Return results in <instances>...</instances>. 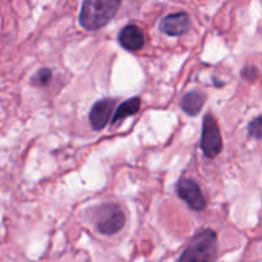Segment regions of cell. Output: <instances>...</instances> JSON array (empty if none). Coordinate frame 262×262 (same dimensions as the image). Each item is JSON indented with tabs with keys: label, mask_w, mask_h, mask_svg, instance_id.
<instances>
[{
	"label": "cell",
	"mask_w": 262,
	"mask_h": 262,
	"mask_svg": "<svg viewBox=\"0 0 262 262\" xmlns=\"http://www.w3.org/2000/svg\"><path fill=\"white\" fill-rule=\"evenodd\" d=\"M177 194L183 200L189 209L194 211H204L206 209V200L202 194L201 188L193 179L183 178L177 184Z\"/></svg>",
	"instance_id": "cell-5"
},
{
	"label": "cell",
	"mask_w": 262,
	"mask_h": 262,
	"mask_svg": "<svg viewBox=\"0 0 262 262\" xmlns=\"http://www.w3.org/2000/svg\"><path fill=\"white\" fill-rule=\"evenodd\" d=\"M248 133L251 137L256 138V140H262V115L251 120V123L248 124Z\"/></svg>",
	"instance_id": "cell-12"
},
{
	"label": "cell",
	"mask_w": 262,
	"mask_h": 262,
	"mask_svg": "<svg viewBox=\"0 0 262 262\" xmlns=\"http://www.w3.org/2000/svg\"><path fill=\"white\" fill-rule=\"evenodd\" d=\"M53 79V71L50 68H41L31 78V83L36 87H46Z\"/></svg>",
	"instance_id": "cell-11"
},
{
	"label": "cell",
	"mask_w": 262,
	"mask_h": 262,
	"mask_svg": "<svg viewBox=\"0 0 262 262\" xmlns=\"http://www.w3.org/2000/svg\"><path fill=\"white\" fill-rule=\"evenodd\" d=\"M122 0H84L79 12V25L87 31L104 28L117 14Z\"/></svg>",
	"instance_id": "cell-1"
},
{
	"label": "cell",
	"mask_w": 262,
	"mask_h": 262,
	"mask_svg": "<svg viewBox=\"0 0 262 262\" xmlns=\"http://www.w3.org/2000/svg\"><path fill=\"white\" fill-rule=\"evenodd\" d=\"M125 215L118 205L104 204L95 211L96 230L104 235H114L123 229Z\"/></svg>",
	"instance_id": "cell-3"
},
{
	"label": "cell",
	"mask_w": 262,
	"mask_h": 262,
	"mask_svg": "<svg viewBox=\"0 0 262 262\" xmlns=\"http://www.w3.org/2000/svg\"><path fill=\"white\" fill-rule=\"evenodd\" d=\"M205 101H206V95L204 92H188L181 100L182 110L189 117H196L201 113Z\"/></svg>",
	"instance_id": "cell-9"
},
{
	"label": "cell",
	"mask_w": 262,
	"mask_h": 262,
	"mask_svg": "<svg viewBox=\"0 0 262 262\" xmlns=\"http://www.w3.org/2000/svg\"><path fill=\"white\" fill-rule=\"evenodd\" d=\"M115 104H117V99L104 97V99L97 100L92 105L89 114L90 124H91L92 129L96 130V132H100V130H102L106 127L107 123L110 122V117H112V113L114 110Z\"/></svg>",
	"instance_id": "cell-6"
},
{
	"label": "cell",
	"mask_w": 262,
	"mask_h": 262,
	"mask_svg": "<svg viewBox=\"0 0 262 262\" xmlns=\"http://www.w3.org/2000/svg\"><path fill=\"white\" fill-rule=\"evenodd\" d=\"M201 150L207 159H215L223 151V137L216 118L206 114L202 122Z\"/></svg>",
	"instance_id": "cell-4"
},
{
	"label": "cell",
	"mask_w": 262,
	"mask_h": 262,
	"mask_svg": "<svg viewBox=\"0 0 262 262\" xmlns=\"http://www.w3.org/2000/svg\"><path fill=\"white\" fill-rule=\"evenodd\" d=\"M241 74H242V77L246 79V81L253 82L256 78H257L258 71H257V68H256V67L247 66V67H245V68L242 69V73H241Z\"/></svg>",
	"instance_id": "cell-13"
},
{
	"label": "cell",
	"mask_w": 262,
	"mask_h": 262,
	"mask_svg": "<svg viewBox=\"0 0 262 262\" xmlns=\"http://www.w3.org/2000/svg\"><path fill=\"white\" fill-rule=\"evenodd\" d=\"M160 28L166 36H171V37L182 36L188 32L191 28V19H189V15L184 12L171 13L163 18Z\"/></svg>",
	"instance_id": "cell-7"
},
{
	"label": "cell",
	"mask_w": 262,
	"mask_h": 262,
	"mask_svg": "<svg viewBox=\"0 0 262 262\" xmlns=\"http://www.w3.org/2000/svg\"><path fill=\"white\" fill-rule=\"evenodd\" d=\"M119 43L128 51H138L145 46V33L136 25H127L119 32Z\"/></svg>",
	"instance_id": "cell-8"
},
{
	"label": "cell",
	"mask_w": 262,
	"mask_h": 262,
	"mask_svg": "<svg viewBox=\"0 0 262 262\" xmlns=\"http://www.w3.org/2000/svg\"><path fill=\"white\" fill-rule=\"evenodd\" d=\"M217 235L212 229H202L194 234L178 262H216Z\"/></svg>",
	"instance_id": "cell-2"
},
{
	"label": "cell",
	"mask_w": 262,
	"mask_h": 262,
	"mask_svg": "<svg viewBox=\"0 0 262 262\" xmlns=\"http://www.w3.org/2000/svg\"><path fill=\"white\" fill-rule=\"evenodd\" d=\"M141 107V99L138 96L129 97V99L125 100L124 102L119 105L117 107L114 113V117L112 119V124H117V123L122 122L125 118L132 117V115H136L138 112H140Z\"/></svg>",
	"instance_id": "cell-10"
}]
</instances>
